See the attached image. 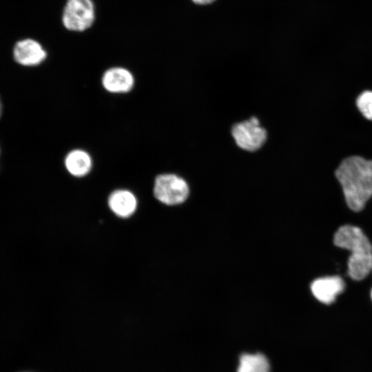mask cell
Instances as JSON below:
<instances>
[{"instance_id": "cell-1", "label": "cell", "mask_w": 372, "mask_h": 372, "mask_svg": "<svg viewBox=\"0 0 372 372\" xmlns=\"http://www.w3.org/2000/svg\"><path fill=\"white\" fill-rule=\"evenodd\" d=\"M335 174L348 207L354 211L362 210L372 196V161L358 156L347 158Z\"/></svg>"}, {"instance_id": "cell-2", "label": "cell", "mask_w": 372, "mask_h": 372, "mask_svg": "<svg viewBox=\"0 0 372 372\" xmlns=\"http://www.w3.org/2000/svg\"><path fill=\"white\" fill-rule=\"evenodd\" d=\"M333 242L338 247L351 251L347 273L354 280H361L372 269V245L362 230L356 226L340 227L334 235Z\"/></svg>"}, {"instance_id": "cell-3", "label": "cell", "mask_w": 372, "mask_h": 372, "mask_svg": "<svg viewBox=\"0 0 372 372\" xmlns=\"http://www.w3.org/2000/svg\"><path fill=\"white\" fill-rule=\"evenodd\" d=\"M96 19L93 0H67L61 16L62 23L71 32H81L92 27Z\"/></svg>"}, {"instance_id": "cell-4", "label": "cell", "mask_w": 372, "mask_h": 372, "mask_svg": "<svg viewBox=\"0 0 372 372\" xmlns=\"http://www.w3.org/2000/svg\"><path fill=\"white\" fill-rule=\"evenodd\" d=\"M153 192L161 203L174 205L185 202L189 188L183 178L174 174H162L155 178Z\"/></svg>"}, {"instance_id": "cell-5", "label": "cell", "mask_w": 372, "mask_h": 372, "mask_svg": "<svg viewBox=\"0 0 372 372\" xmlns=\"http://www.w3.org/2000/svg\"><path fill=\"white\" fill-rule=\"evenodd\" d=\"M236 145L242 149L255 152L262 147L267 138V130L260 125L258 118L235 123L231 130Z\"/></svg>"}, {"instance_id": "cell-6", "label": "cell", "mask_w": 372, "mask_h": 372, "mask_svg": "<svg viewBox=\"0 0 372 372\" xmlns=\"http://www.w3.org/2000/svg\"><path fill=\"white\" fill-rule=\"evenodd\" d=\"M135 83L133 74L121 66L112 67L104 72L101 78L103 88L113 94H124L130 92Z\"/></svg>"}, {"instance_id": "cell-7", "label": "cell", "mask_w": 372, "mask_h": 372, "mask_svg": "<svg viewBox=\"0 0 372 372\" xmlns=\"http://www.w3.org/2000/svg\"><path fill=\"white\" fill-rule=\"evenodd\" d=\"M345 283L338 276H325L316 279L311 285L314 297L320 302L330 304L343 292Z\"/></svg>"}, {"instance_id": "cell-8", "label": "cell", "mask_w": 372, "mask_h": 372, "mask_svg": "<svg viewBox=\"0 0 372 372\" xmlns=\"http://www.w3.org/2000/svg\"><path fill=\"white\" fill-rule=\"evenodd\" d=\"M47 52L42 45L32 39L17 42L14 48V58L20 65L36 66L45 60Z\"/></svg>"}, {"instance_id": "cell-9", "label": "cell", "mask_w": 372, "mask_h": 372, "mask_svg": "<svg viewBox=\"0 0 372 372\" xmlns=\"http://www.w3.org/2000/svg\"><path fill=\"white\" fill-rule=\"evenodd\" d=\"M110 209L118 216L127 218L136 209L137 200L134 194L127 189H116L108 198Z\"/></svg>"}, {"instance_id": "cell-10", "label": "cell", "mask_w": 372, "mask_h": 372, "mask_svg": "<svg viewBox=\"0 0 372 372\" xmlns=\"http://www.w3.org/2000/svg\"><path fill=\"white\" fill-rule=\"evenodd\" d=\"M64 165L70 174L75 177H83L91 171L92 159L85 150L74 149L65 156Z\"/></svg>"}, {"instance_id": "cell-11", "label": "cell", "mask_w": 372, "mask_h": 372, "mask_svg": "<svg viewBox=\"0 0 372 372\" xmlns=\"http://www.w3.org/2000/svg\"><path fill=\"white\" fill-rule=\"evenodd\" d=\"M237 372H269V364L261 353H244L240 358Z\"/></svg>"}, {"instance_id": "cell-12", "label": "cell", "mask_w": 372, "mask_h": 372, "mask_svg": "<svg viewBox=\"0 0 372 372\" xmlns=\"http://www.w3.org/2000/svg\"><path fill=\"white\" fill-rule=\"evenodd\" d=\"M356 103L363 116L372 121V92L366 91L362 92L358 97Z\"/></svg>"}, {"instance_id": "cell-13", "label": "cell", "mask_w": 372, "mask_h": 372, "mask_svg": "<svg viewBox=\"0 0 372 372\" xmlns=\"http://www.w3.org/2000/svg\"><path fill=\"white\" fill-rule=\"evenodd\" d=\"M193 2L197 4L205 5L212 3L215 0H192Z\"/></svg>"}, {"instance_id": "cell-14", "label": "cell", "mask_w": 372, "mask_h": 372, "mask_svg": "<svg viewBox=\"0 0 372 372\" xmlns=\"http://www.w3.org/2000/svg\"><path fill=\"white\" fill-rule=\"evenodd\" d=\"M1 102H0V116H1Z\"/></svg>"}, {"instance_id": "cell-15", "label": "cell", "mask_w": 372, "mask_h": 372, "mask_svg": "<svg viewBox=\"0 0 372 372\" xmlns=\"http://www.w3.org/2000/svg\"><path fill=\"white\" fill-rule=\"evenodd\" d=\"M371 300H372V289H371Z\"/></svg>"}, {"instance_id": "cell-16", "label": "cell", "mask_w": 372, "mask_h": 372, "mask_svg": "<svg viewBox=\"0 0 372 372\" xmlns=\"http://www.w3.org/2000/svg\"><path fill=\"white\" fill-rule=\"evenodd\" d=\"M372 270V269H371Z\"/></svg>"}]
</instances>
